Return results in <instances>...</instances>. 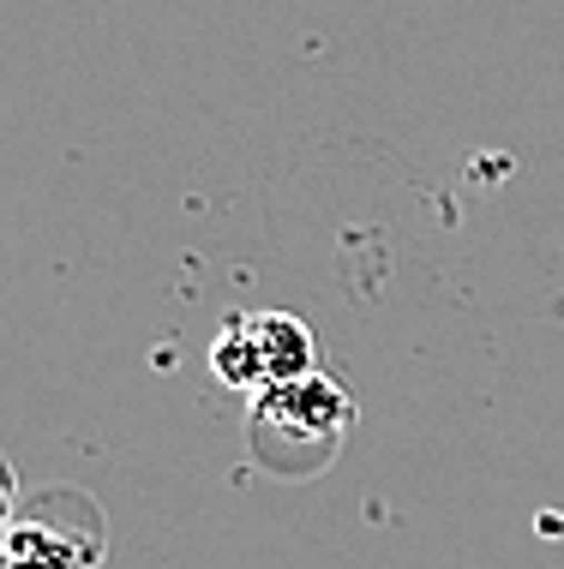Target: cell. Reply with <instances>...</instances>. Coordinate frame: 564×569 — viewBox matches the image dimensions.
Returning a JSON list of instances; mask_svg holds the SVG:
<instances>
[{
	"label": "cell",
	"mask_w": 564,
	"mask_h": 569,
	"mask_svg": "<svg viewBox=\"0 0 564 569\" xmlns=\"http://www.w3.org/2000/svg\"><path fill=\"white\" fill-rule=\"evenodd\" d=\"M348 426H355L348 390L330 372H307L247 402V450L270 473H318L343 450Z\"/></svg>",
	"instance_id": "cell-1"
},
{
	"label": "cell",
	"mask_w": 564,
	"mask_h": 569,
	"mask_svg": "<svg viewBox=\"0 0 564 569\" xmlns=\"http://www.w3.org/2000/svg\"><path fill=\"white\" fill-rule=\"evenodd\" d=\"M210 372H217L228 390H277L288 378L318 372L313 353V330L288 312H235L210 342Z\"/></svg>",
	"instance_id": "cell-3"
},
{
	"label": "cell",
	"mask_w": 564,
	"mask_h": 569,
	"mask_svg": "<svg viewBox=\"0 0 564 569\" xmlns=\"http://www.w3.org/2000/svg\"><path fill=\"white\" fill-rule=\"evenodd\" d=\"M19 473H12V461L0 456V540H7V528H12V516H19Z\"/></svg>",
	"instance_id": "cell-4"
},
{
	"label": "cell",
	"mask_w": 564,
	"mask_h": 569,
	"mask_svg": "<svg viewBox=\"0 0 564 569\" xmlns=\"http://www.w3.org/2000/svg\"><path fill=\"white\" fill-rule=\"evenodd\" d=\"M0 569H12V558H7V546H0Z\"/></svg>",
	"instance_id": "cell-5"
},
{
	"label": "cell",
	"mask_w": 564,
	"mask_h": 569,
	"mask_svg": "<svg viewBox=\"0 0 564 569\" xmlns=\"http://www.w3.org/2000/svg\"><path fill=\"white\" fill-rule=\"evenodd\" d=\"M12 569H102L109 558V516L79 486H55L42 498H24L7 528Z\"/></svg>",
	"instance_id": "cell-2"
}]
</instances>
